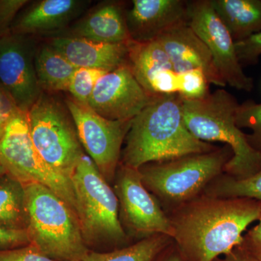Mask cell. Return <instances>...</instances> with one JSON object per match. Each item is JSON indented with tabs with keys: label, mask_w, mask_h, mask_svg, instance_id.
Segmentation results:
<instances>
[{
	"label": "cell",
	"mask_w": 261,
	"mask_h": 261,
	"mask_svg": "<svg viewBox=\"0 0 261 261\" xmlns=\"http://www.w3.org/2000/svg\"><path fill=\"white\" fill-rule=\"evenodd\" d=\"M234 45L240 64L256 63L261 55V32L234 42Z\"/></svg>",
	"instance_id": "f1b7e54d"
},
{
	"label": "cell",
	"mask_w": 261,
	"mask_h": 261,
	"mask_svg": "<svg viewBox=\"0 0 261 261\" xmlns=\"http://www.w3.org/2000/svg\"><path fill=\"white\" fill-rule=\"evenodd\" d=\"M107 73L106 70L94 68H77L70 80L68 92L75 101L88 106L98 80Z\"/></svg>",
	"instance_id": "d4e9b609"
},
{
	"label": "cell",
	"mask_w": 261,
	"mask_h": 261,
	"mask_svg": "<svg viewBox=\"0 0 261 261\" xmlns=\"http://www.w3.org/2000/svg\"><path fill=\"white\" fill-rule=\"evenodd\" d=\"M70 179L89 250L102 252L104 247H123L127 238L118 216V197L89 156L84 154Z\"/></svg>",
	"instance_id": "5b68a950"
},
{
	"label": "cell",
	"mask_w": 261,
	"mask_h": 261,
	"mask_svg": "<svg viewBox=\"0 0 261 261\" xmlns=\"http://www.w3.org/2000/svg\"><path fill=\"white\" fill-rule=\"evenodd\" d=\"M257 221L258 224L247 231L243 237L241 245L257 260L261 261V214Z\"/></svg>",
	"instance_id": "d6a6232c"
},
{
	"label": "cell",
	"mask_w": 261,
	"mask_h": 261,
	"mask_svg": "<svg viewBox=\"0 0 261 261\" xmlns=\"http://www.w3.org/2000/svg\"><path fill=\"white\" fill-rule=\"evenodd\" d=\"M181 102L185 125L195 138L205 142H223L231 148L232 158L224 169L228 176L245 178L260 171L261 152L252 147L246 135L237 126L240 105L233 95L219 89L202 99H181Z\"/></svg>",
	"instance_id": "3957f363"
},
{
	"label": "cell",
	"mask_w": 261,
	"mask_h": 261,
	"mask_svg": "<svg viewBox=\"0 0 261 261\" xmlns=\"http://www.w3.org/2000/svg\"><path fill=\"white\" fill-rule=\"evenodd\" d=\"M155 97L141 86L126 63L98 80L88 106L107 119L128 121Z\"/></svg>",
	"instance_id": "4fadbf2b"
},
{
	"label": "cell",
	"mask_w": 261,
	"mask_h": 261,
	"mask_svg": "<svg viewBox=\"0 0 261 261\" xmlns=\"http://www.w3.org/2000/svg\"><path fill=\"white\" fill-rule=\"evenodd\" d=\"M126 13L122 3H103L73 24L69 32L63 36L107 44L130 42Z\"/></svg>",
	"instance_id": "d6986e66"
},
{
	"label": "cell",
	"mask_w": 261,
	"mask_h": 261,
	"mask_svg": "<svg viewBox=\"0 0 261 261\" xmlns=\"http://www.w3.org/2000/svg\"><path fill=\"white\" fill-rule=\"evenodd\" d=\"M210 84L201 70L177 73V94L181 99L195 100L207 97L211 93Z\"/></svg>",
	"instance_id": "4316f807"
},
{
	"label": "cell",
	"mask_w": 261,
	"mask_h": 261,
	"mask_svg": "<svg viewBox=\"0 0 261 261\" xmlns=\"http://www.w3.org/2000/svg\"><path fill=\"white\" fill-rule=\"evenodd\" d=\"M34 66L41 89L49 94L68 91L70 80L77 69L48 43L36 49Z\"/></svg>",
	"instance_id": "44dd1931"
},
{
	"label": "cell",
	"mask_w": 261,
	"mask_h": 261,
	"mask_svg": "<svg viewBox=\"0 0 261 261\" xmlns=\"http://www.w3.org/2000/svg\"><path fill=\"white\" fill-rule=\"evenodd\" d=\"M170 237L155 234L108 252L89 250L80 261H153L171 243Z\"/></svg>",
	"instance_id": "603a6c76"
},
{
	"label": "cell",
	"mask_w": 261,
	"mask_h": 261,
	"mask_svg": "<svg viewBox=\"0 0 261 261\" xmlns=\"http://www.w3.org/2000/svg\"><path fill=\"white\" fill-rule=\"evenodd\" d=\"M260 214V201L196 197L169 218L172 238L184 260L214 261L241 245L244 231Z\"/></svg>",
	"instance_id": "6da1fadb"
},
{
	"label": "cell",
	"mask_w": 261,
	"mask_h": 261,
	"mask_svg": "<svg viewBox=\"0 0 261 261\" xmlns=\"http://www.w3.org/2000/svg\"><path fill=\"white\" fill-rule=\"evenodd\" d=\"M27 119L33 144L42 159L70 179L84 152L66 105L43 92Z\"/></svg>",
	"instance_id": "52a82bcc"
},
{
	"label": "cell",
	"mask_w": 261,
	"mask_h": 261,
	"mask_svg": "<svg viewBox=\"0 0 261 261\" xmlns=\"http://www.w3.org/2000/svg\"><path fill=\"white\" fill-rule=\"evenodd\" d=\"M74 122L81 144L108 182L116 176L121 147L132 120L114 121L99 116L72 97L65 101Z\"/></svg>",
	"instance_id": "9c48e42d"
},
{
	"label": "cell",
	"mask_w": 261,
	"mask_h": 261,
	"mask_svg": "<svg viewBox=\"0 0 261 261\" xmlns=\"http://www.w3.org/2000/svg\"><path fill=\"white\" fill-rule=\"evenodd\" d=\"M128 42L107 44L83 38L57 36L47 43L75 68L110 72L128 63Z\"/></svg>",
	"instance_id": "ac0fdd59"
},
{
	"label": "cell",
	"mask_w": 261,
	"mask_h": 261,
	"mask_svg": "<svg viewBox=\"0 0 261 261\" xmlns=\"http://www.w3.org/2000/svg\"><path fill=\"white\" fill-rule=\"evenodd\" d=\"M206 195L220 198H248L261 202V169L250 177L224 176L214 180L205 189Z\"/></svg>",
	"instance_id": "cb8c5ba5"
},
{
	"label": "cell",
	"mask_w": 261,
	"mask_h": 261,
	"mask_svg": "<svg viewBox=\"0 0 261 261\" xmlns=\"http://www.w3.org/2000/svg\"><path fill=\"white\" fill-rule=\"evenodd\" d=\"M6 174V170H5L4 166H3V163L0 161V178L3 177V176Z\"/></svg>",
	"instance_id": "d590c367"
},
{
	"label": "cell",
	"mask_w": 261,
	"mask_h": 261,
	"mask_svg": "<svg viewBox=\"0 0 261 261\" xmlns=\"http://www.w3.org/2000/svg\"><path fill=\"white\" fill-rule=\"evenodd\" d=\"M214 261H260L254 257L245 247L240 245L233 248L227 255H223Z\"/></svg>",
	"instance_id": "836d02e7"
},
{
	"label": "cell",
	"mask_w": 261,
	"mask_h": 261,
	"mask_svg": "<svg viewBox=\"0 0 261 261\" xmlns=\"http://www.w3.org/2000/svg\"><path fill=\"white\" fill-rule=\"evenodd\" d=\"M125 140L123 165L136 169L216 149L187 129L178 94L156 96L132 119Z\"/></svg>",
	"instance_id": "7a4b0ae2"
},
{
	"label": "cell",
	"mask_w": 261,
	"mask_h": 261,
	"mask_svg": "<svg viewBox=\"0 0 261 261\" xmlns=\"http://www.w3.org/2000/svg\"><path fill=\"white\" fill-rule=\"evenodd\" d=\"M31 244L56 261H80L89 251L78 216L47 187L25 185Z\"/></svg>",
	"instance_id": "277c9868"
},
{
	"label": "cell",
	"mask_w": 261,
	"mask_h": 261,
	"mask_svg": "<svg viewBox=\"0 0 261 261\" xmlns=\"http://www.w3.org/2000/svg\"><path fill=\"white\" fill-rule=\"evenodd\" d=\"M27 230H14L0 227V251L13 250L30 245Z\"/></svg>",
	"instance_id": "4dcf8cb0"
},
{
	"label": "cell",
	"mask_w": 261,
	"mask_h": 261,
	"mask_svg": "<svg viewBox=\"0 0 261 261\" xmlns=\"http://www.w3.org/2000/svg\"><path fill=\"white\" fill-rule=\"evenodd\" d=\"M87 5V2L80 0L34 2L20 12L10 33L32 37L61 32L83 11Z\"/></svg>",
	"instance_id": "e0dca14e"
},
{
	"label": "cell",
	"mask_w": 261,
	"mask_h": 261,
	"mask_svg": "<svg viewBox=\"0 0 261 261\" xmlns=\"http://www.w3.org/2000/svg\"><path fill=\"white\" fill-rule=\"evenodd\" d=\"M232 155V151L227 146L205 153L153 163L139 170L147 190L167 203L181 205L195 198L219 177Z\"/></svg>",
	"instance_id": "8992f818"
},
{
	"label": "cell",
	"mask_w": 261,
	"mask_h": 261,
	"mask_svg": "<svg viewBox=\"0 0 261 261\" xmlns=\"http://www.w3.org/2000/svg\"><path fill=\"white\" fill-rule=\"evenodd\" d=\"M20 110L15 106L8 92L0 85V138L10 120Z\"/></svg>",
	"instance_id": "1f68e13d"
},
{
	"label": "cell",
	"mask_w": 261,
	"mask_h": 261,
	"mask_svg": "<svg viewBox=\"0 0 261 261\" xmlns=\"http://www.w3.org/2000/svg\"><path fill=\"white\" fill-rule=\"evenodd\" d=\"M128 64L136 80L153 96L177 94V73L157 40L128 42Z\"/></svg>",
	"instance_id": "2e32d148"
},
{
	"label": "cell",
	"mask_w": 261,
	"mask_h": 261,
	"mask_svg": "<svg viewBox=\"0 0 261 261\" xmlns=\"http://www.w3.org/2000/svg\"><path fill=\"white\" fill-rule=\"evenodd\" d=\"M155 40L167 53L176 73L201 70L209 83L226 87V84L215 66L210 50L188 23L170 29Z\"/></svg>",
	"instance_id": "9a60e30c"
},
{
	"label": "cell",
	"mask_w": 261,
	"mask_h": 261,
	"mask_svg": "<svg viewBox=\"0 0 261 261\" xmlns=\"http://www.w3.org/2000/svg\"><path fill=\"white\" fill-rule=\"evenodd\" d=\"M36 49L30 36L10 33L0 38V85L23 113L29 112L43 92L34 66Z\"/></svg>",
	"instance_id": "7c38bea8"
},
{
	"label": "cell",
	"mask_w": 261,
	"mask_h": 261,
	"mask_svg": "<svg viewBox=\"0 0 261 261\" xmlns=\"http://www.w3.org/2000/svg\"><path fill=\"white\" fill-rule=\"evenodd\" d=\"M29 3L28 0H0V38L10 34L15 18Z\"/></svg>",
	"instance_id": "83f0119b"
},
{
	"label": "cell",
	"mask_w": 261,
	"mask_h": 261,
	"mask_svg": "<svg viewBox=\"0 0 261 261\" xmlns=\"http://www.w3.org/2000/svg\"><path fill=\"white\" fill-rule=\"evenodd\" d=\"M126 20L130 40H155L170 29L188 23L187 1L134 0L132 8L126 10Z\"/></svg>",
	"instance_id": "5bb4252c"
},
{
	"label": "cell",
	"mask_w": 261,
	"mask_h": 261,
	"mask_svg": "<svg viewBox=\"0 0 261 261\" xmlns=\"http://www.w3.org/2000/svg\"><path fill=\"white\" fill-rule=\"evenodd\" d=\"M234 42L261 32V0H210Z\"/></svg>",
	"instance_id": "ffe728a7"
},
{
	"label": "cell",
	"mask_w": 261,
	"mask_h": 261,
	"mask_svg": "<svg viewBox=\"0 0 261 261\" xmlns=\"http://www.w3.org/2000/svg\"><path fill=\"white\" fill-rule=\"evenodd\" d=\"M25 187L8 175L0 178V227L27 230Z\"/></svg>",
	"instance_id": "7402d4cb"
},
{
	"label": "cell",
	"mask_w": 261,
	"mask_h": 261,
	"mask_svg": "<svg viewBox=\"0 0 261 261\" xmlns=\"http://www.w3.org/2000/svg\"><path fill=\"white\" fill-rule=\"evenodd\" d=\"M188 24L208 48L215 66L226 85L250 92L253 81L244 73L235 50L234 41L210 0L187 1Z\"/></svg>",
	"instance_id": "30bf717a"
},
{
	"label": "cell",
	"mask_w": 261,
	"mask_h": 261,
	"mask_svg": "<svg viewBox=\"0 0 261 261\" xmlns=\"http://www.w3.org/2000/svg\"><path fill=\"white\" fill-rule=\"evenodd\" d=\"M162 253L163 252L153 261H185L180 255L179 252H171L164 254V255H162Z\"/></svg>",
	"instance_id": "e575fe53"
},
{
	"label": "cell",
	"mask_w": 261,
	"mask_h": 261,
	"mask_svg": "<svg viewBox=\"0 0 261 261\" xmlns=\"http://www.w3.org/2000/svg\"><path fill=\"white\" fill-rule=\"evenodd\" d=\"M0 161L7 175L24 186L39 184L47 187L77 215L71 180L51 168L37 152L31 138L27 113L19 111L7 125L0 138Z\"/></svg>",
	"instance_id": "ba28073f"
},
{
	"label": "cell",
	"mask_w": 261,
	"mask_h": 261,
	"mask_svg": "<svg viewBox=\"0 0 261 261\" xmlns=\"http://www.w3.org/2000/svg\"><path fill=\"white\" fill-rule=\"evenodd\" d=\"M115 177L121 220L130 232L145 238L163 234L172 238L171 221L143 185L140 170L122 164Z\"/></svg>",
	"instance_id": "8fae6325"
},
{
	"label": "cell",
	"mask_w": 261,
	"mask_h": 261,
	"mask_svg": "<svg viewBox=\"0 0 261 261\" xmlns=\"http://www.w3.org/2000/svg\"><path fill=\"white\" fill-rule=\"evenodd\" d=\"M0 261H56L30 244L13 250L0 251Z\"/></svg>",
	"instance_id": "f546056e"
},
{
	"label": "cell",
	"mask_w": 261,
	"mask_h": 261,
	"mask_svg": "<svg viewBox=\"0 0 261 261\" xmlns=\"http://www.w3.org/2000/svg\"><path fill=\"white\" fill-rule=\"evenodd\" d=\"M236 123L239 128H248L252 130L250 135H246L249 144L261 152V103L252 101L240 105L237 110Z\"/></svg>",
	"instance_id": "484cf974"
}]
</instances>
